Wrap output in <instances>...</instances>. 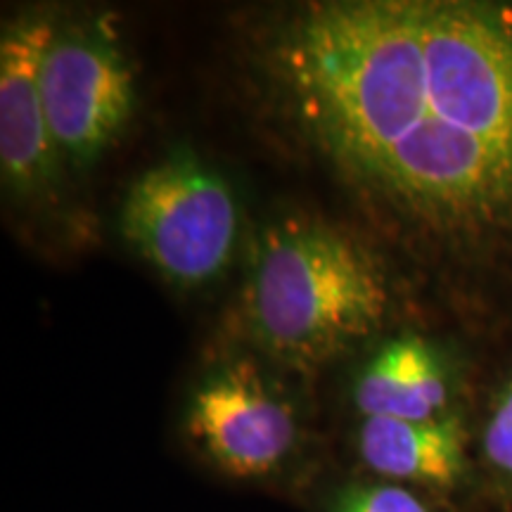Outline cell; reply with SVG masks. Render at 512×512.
<instances>
[{
    "instance_id": "5",
    "label": "cell",
    "mask_w": 512,
    "mask_h": 512,
    "mask_svg": "<svg viewBox=\"0 0 512 512\" xmlns=\"http://www.w3.org/2000/svg\"><path fill=\"white\" fill-rule=\"evenodd\" d=\"M43 102L55 150L88 164L131 119V67L102 34H57L43 62Z\"/></svg>"
},
{
    "instance_id": "8",
    "label": "cell",
    "mask_w": 512,
    "mask_h": 512,
    "mask_svg": "<svg viewBox=\"0 0 512 512\" xmlns=\"http://www.w3.org/2000/svg\"><path fill=\"white\" fill-rule=\"evenodd\" d=\"M451 401L444 361L425 339L387 342L356 377L354 403L363 418L437 420Z\"/></svg>"
},
{
    "instance_id": "7",
    "label": "cell",
    "mask_w": 512,
    "mask_h": 512,
    "mask_svg": "<svg viewBox=\"0 0 512 512\" xmlns=\"http://www.w3.org/2000/svg\"><path fill=\"white\" fill-rule=\"evenodd\" d=\"M361 463L394 484L456 489L467 475V432L456 415L437 420L363 418L356 432Z\"/></svg>"
},
{
    "instance_id": "3",
    "label": "cell",
    "mask_w": 512,
    "mask_h": 512,
    "mask_svg": "<svg viewBox=\"0 0 512 512\" xmlns=\"http://www.w3.org/2000/svg\"><path fill=\"white\" fill-rule=\"evenodd\" d=\"M238 223L233 190L188 150L147 169L121 209L128 245L178 285H202L223 273Z\"/></svg>"
},
{
    "instance_id": "1",
    "label": "cell",
    "mask_w": 512,
    "mask_h": 512,
    "mask_svg": "<svg viewBox=\"0 0 512 512\" xmlns=\"http://www.w3.org/2000/svg\"><path fill=\"white\" fill-rule=\"evenodd\" d=\"M278 98L370 207L444 238L512 230V10L328 0L268 48Z\"/></svg>"
},
{
    "instance_id": "4",
    "label": "cell",
    "mask_w": 512,
    "mask_h": 512,
    "mask_svg": "<svg viewBox=\"0 0 512 512\" xmlns=\"http://www.w3.org/2000/svg\"><path fill=\"white\" fill-rule=\"evenodd\" d=\"M202 456L238 479L278 475L297 453V408L247 361L207 377L192 394L185 418Z\"/></svg>"
},
{
    "instance_id": "10",
    "label": "cell",
    "mask_w": 512,
    "mask_h": 512,
    "mask_svg": "<svg viewBox=\"0 0 512 512\" xmlns=\"http://www.w3.org/2000/svg\"><path fill=\"white\" fill-rule=\"evenodd\" d=\"M484 456L494 475L512 486V380L496 399L486 420Z\"/></svg>"
},
{
    "instance_id": "6",
    "label": "cell",
    "mask_w": 512,
    "mask_h": 512,
    "mask_svg": "<svg viewBox=\"0 0 512 512\" xmlns=\"http://www.w3.org/2000/svg\"><path fill=\"white\" fill-rule=\"evenodd\" d=\"M55 36L46 15H22L0 41V162L5 181L17 190L50 181L55 164L43 102V62Z\"/></svg>"
},
{
    "instance_id": "9",
    "label": "cell",
    "mask_w": 512,
    "mask_h": 512,
    "mask_svg": "<svg viewBox=\"0 0 512 512\" xmlns=\"http://www.w3.org/2000/svg\"><path fill=\"white\" fill-rule=\"evenodd\" d=\"M330 512H432V508L408 486L377 482L347 486Z\"/></svg>"
},
{
    "instance_id": "2",
    "label": "cell",
    "mask_w": 512,
    "mask_h": 512,
    "mask_svg": "<svg viewBox=\"0 0 512 512\" xmlns=\"http://www.w3.org/2000/svg\"><path fill=\"white\" fill-rule=\"evenodd\" d=\"M387 309V275L358 240L309 221L261 235L247 311L259 342L280 361L328 363L380 328Z\"/></svg>"
}]
</instances>
